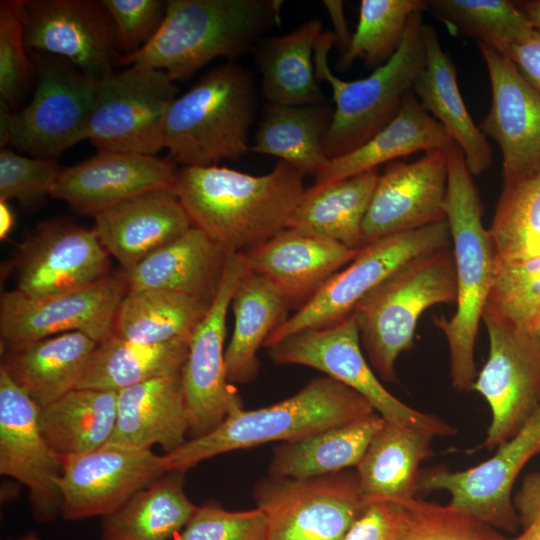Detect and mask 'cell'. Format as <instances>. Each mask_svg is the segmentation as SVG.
I'll return each instance as SVG.
<instances>
[{"label":"cell","mask_w":540,"mask_h":540,"mask_svg":"<svg viewBox=\"0 0 540 540\" xmlns=\"http://www.w3.org/2000/svg\"><path fill=\"white\" fill-rule=\"evenodd\" d=\"M304 175L281 160L261 176L182 166L174 190L193 226L229 252L244 253L288 228L306 190Z\"/></svg>","instance_id":"cell-1"},{"label":"cell","mask_w":540,"mask_h":540,"mask_svg":"<svg viewBox=\"0 0 540 540\" xmlns=\"http://www.w3.org/2000/svg\"><path fill=\"white\" fill-rule=\"evenodd\" d=\"M446 221L449 226L456 276V310L451 318L434 319L450 354V376L458 391H471L477 377L476 337L491 289L496 257L483 208L464 154L455 143L447 150Z\"/></svg>","instance_id":"cell-2"},{"label":"cell","mask_w":540,"mask_h":540,"mask_svg":"<svg viewBox=\"0 0 540 540\" xmlns=\"http://www.w3.org/2000/svg\"><path fill=\"white\" fill-rule=\"evenodd\" d=\"M279 0H167L151 40L117 66L162 70L173 80L191 77L218 57L247 53L280 20Z\"/></svg>","instance_id":"cell-3"},{"label":"cell","mask_w":540,"mask_h":540,"mask_svg":"<svg viewBox=\"0 0 540 540\" xmlns=\"http://www.w3.org/2000/svg\"><path fill=\"white\" fill-rule=\"evenodd\" d=\"M374 412L372 405L356 391L328 376L317 377L278 403L254 410H234L211 432L187 439L162 455L164 469L166 473H184L226 452L274 441H293Z\"/></svg>","instance_id":"cell-4"},{"label":"cell","mask_w":540,"mask_h":540,"mask_svg":"<svg viewBox=\"0 0 540 540\" xmlns=\"http://www.w3.org/2000/svg\"><path fill=\"white\" fill-rule=\"evenodd\" d=\"M256 93L250 73L227 63L209 70L171 104L164 146L182 166H212L237 159L250 148Z\"/></svg>","instance_id":"cell-5"},{"label":"cell","mask_w":540,"mask_h":540,"mask_svg":"<svg viewBox=\"0 0 540 540\" xmlns=\"http://www.w3.org/2000/svg\"><path fill=\"white\" fill-rule=\"evenodd\" d=\"M423 24L422 11L413 13L395 54L372 74L355 81L332 73L327 57L334 37L332 32L320 34L314 48L315 74L329 83L335 102L323 141L328 159L357 149L395 118L426 64Z\"/></svg>","instance_id":"cell-6"},{"label":"cell","mask_w":540,"mask_h":540,"mask_svg":"<svg viewBox=\"0 0 540 540\" xmlns=\"http://www.w3.org/2000/svg\"><path fill=\"white\" fill-rule=\"evenodd\" d=\"M455 300L451 244L410 260L381 282L352 313L372 368L385 381H396L395 363L413 347L423 312Z\"/></svg>","instance_id":"cell-7"},{"label":"cell","mask_w":540,"mask_h":540,"mask_svg":"<svg viewBox=\"0 0 540 540\" xmlns=\"http://www.w3.org/2000/svg\"><path fill=\"white\" fill-rule=\"evenodd\" d=\"M29 56L33 96L18 111L0 104V146L57 160L66 150L87 140L98 81L64 58L33 51Z\"/></svg>","instance_id":"cell-8"},{"label":"cell","mask_w":540,"mask_h":540,"mask_svg":"<svg viewBox=\"0 0 540 540\" xmlns=\"http://www.w3.org/2000/svg\"><path fill=\"white\" fill-rule=\"evenodd\" d=\"M451 244L447 221L387 236L363 245L301 308L280 324L264 347L308 329L334 325L352 315L360 301L410 260Z\"/></svg>","instance_id":"cell-9"},{"label":"cell","mask_w":540,"mask_h":540,"mask_svg":"<svg viewBox=\"0 0 540 540\" xmlns=\"http://www.w3.org/2000/svg\"><path fill=\"white\" fill-rule=\"evenodd\" d=\"M178 88L162 70L131 65L98 82L87 140L98 152L157 156Z\"/></svg>","instance_id":"cell-10"},{"label":"cell","mask_w":540,"mask_h":540,"mask_svg":"<svg viewBox=\"0 0 540 540\" xmlns=\"http://www.w3.org/2000/svg\"><path fill=\"white\" fill-rule=\"evenodd\" d=\"M361 346L352 314L328 327L293 333L267 350L275 363L314 368L341 382L363 396L386 421L421 428L435 436L456 433L444 420L418 411L392 395L368 364Z\"/></svg>","instance_id":"cell-11"},{"label":"cell","mask_w":540,"mask_h":540,"mask_svg":"<svg viewBox=\"0 0 540 540\" xmlns=\"http://www.w3.org/2000/svg\"><path fill=\"white\" fill-rule=\"evenodd\" d=\"M253 497L266 520V540H344L367 505L356 471L309 478H261Z\"/></svg>","instance_id":"cell-12"},{"label":"cell","mask_w":540,"mask_h":540,"mask_svg":"<svg viewBox=\"0 0 540 540\" xmlns=\"http://www.w3.org/2000/svg\"><path fill=\"white\" fill-rule=\"evenodd\" d=\"M127 292L121 270L86 287L44 299L29 298L16 289L4 291L0 297L1 350L74 331L101 343L114 334Z\"/></svg>","instance_id":"cell-13"},{"label":"cell","mask_w":540,"mask_h":540,"mask_svg":"<svg viewBox=\"0 0 540 540\" xmlns=\"http://www.w3.org/2000/svg\"><path fill=\"white\" fill-rule=\"evenodd\" d=\"M8 265L15 289L32 299L80 289L112 274L110 254L95 228L66 218L39 223L19 243Z\"/></svg>","instance_id":"cell-14"},{"label":"cell","mask_w":540,"mask_h":540,"mask_svg":"<svg viewBox=\"0 0 540 540\" xmlns=\"http://www.w3.org/2000/svg\"><path fill=\"white\" fill-rule=\"evenodd\" d=\"M246 270L242 253L230 252L219 290L189 341L182 384L190 439L211 432L242 408L227 378L224 345L232 296Z\"/></svg>","instance_id":"cell-15"},{"label":"cell","mask_w":540,"mask_h":540,"mask_svg":"<svg viewBox=\"0 0 540 540\" xmlns=\"http://www.w3.org/2000/svg\"><path fill=\"white\" fill-rule=\"evenodd\" d=\"M22 23L28 51L64 58L95 81L111 75L122 57L102 0H23Z\"/></svg>","instance_id":"cell-16"},{"label":"cell","mask_w":540,"mask_h":540,"mask_svg":"<svg viewBox=\"0 0 540 540\" xmlns=\"http://www.w3.org/2000/svg\"><path fill=\"white\" fill-rule=\"evenodd\" d=\"M489 355L472 390L488 403L492 419L484 446L513 437L540 404V351L524 329L483 312Z\"/></svg>","instance_id":"cell-17"},{"label":"cell","mask_w":540,"mask_h":540,"mask_svg":"<svg viewBox=\"0 0 540 540\" xmlns=\"http://www.w3.org/2000/svg\"><path fill=\"white\" fill-rule=\"evenodd\" d=\"M496 449L488 460L466 470L436 467L421 472L419 490L447 491L453 508L515 533L520 522L511 493L523 467L540 454V404L522 428Z\"/></svg>","instance_id":"cell-18"},{"label":"cell","mask_w":540,"mask_h":540,"mask_svg":"<svg viewBox=\"0 0 540 540\" xmlns=\"http://www.w3.org/2000/svg\"><path fill=\"white\" fill-rule=\"evenodd\" d=\"M61 458V514L68 520L110 515L166 474L163 456L151 449L110 442Z\"/></svg>","instance_id":"cell-19"},{"label":"cell","mask_w":540,"mask_h":540,"mask_svg":"<svg viewBox=\"0 0 540 540\" xmlns=\"http://www.w3.org/2000/svg\"><path fill=\"white\" fill-rule=\"evenodd\" d=\"M39 413L40 408L0 368V473L28 489L35 520L46 523L62 511L63 461L47 442Z\"/></svg>","instance_id":"cell-20"},{"label":"cell","mask_w":540,"mask_h":540,"mask_svg":"<svg viewBox=\"0 0 540 540\" xmlns=\"http://www.w3.org/2000/svg\"><path fill=\"white\" fill-rule=\"evenodd\" d=\"M447 182V150L427 151L410 163L386 164L363 220L362 246L446 221Z\"/></svg>","instance_id":"cell-21"},{"label":"cell","mask_w":540,"mask_h":540,"mask_svg":"<svg viewBox=\"0 0 540 540\" xmlns=\"http://www.w3.org/2000/svg\"><path fill=\"white\" fill-rule=\"evenodd\" d=\"M477 44L491 85V106L479 128L500 148L507 186L540 169V93L507 56Z\"/></svg>","instance_id":"cell-22"},{"label":"cell","mask_w":540,"mask_h":540,"mask_svg":"<svg viewBox=\"0 0 540 540\" xmlns=\"http://www.w3.org/2000/svg\"><path fill=\"white\" fill-rule=\"evenodd\" d=\"M177 172L169 157L97 152L81 163L63 167L51 197L68 203L78 215L94 217L139 193L174 187Z\"/></svg>","instance_id":"cell-23"},{"label":"cell","mask_w":540,"mask_h":540,"mask_svg":"<svg viewBox=\"0 0 540 540\" xmlns=\"http://www.w3.org/2000/svg\"><path fill=\"white\" fill-rule=\"evenodd\" d=\"M93 218L101 243L123 272L131 271L193 226L174 187L139 193Z\"/></svg>","instance_id":"cell-24"},{"label":"cell","mask_w":540,"mask_h":540,"mask_svg":"<svg viewBox=\"0 0 540 540\" xmlns=\"http://www.w3.org/2000/svg\"><path fill=\"white\" fill-rule=\"evenodd\" d=\"M357 252L320 235L288 227L242 255L247 269L274 284L296 311Z\"/></svg>","instance_id":"cell-25"},{"label":"cell","mask_w":540,"mask_h":540,"mask_svg":"<svg viewBox=\"0 0 540 540\" xmlns=\"http://www.w3.org/2000/svg\"><path fill=\"white\" fill-rule=\"evenodd\" d=\"M229 253L202 230L192 226L131 271L123 272L128 291L168 290L212 303Z\"/></svg>","instance_id":"cell-26"},{"label":"cell","mask_w":540,"mask_h":540,"mask_svg":"<svg viewBox=\"0 0 540 540\" xmlns=\"http://www.w3.org/2000/svg\"><path fill=\"white\" fill-rule=\"evenodd\" d=\"M98 344L63 333L2 351L0 368L41 409L79 387Z\"/></svg>","instance_id":"cell-27"},{"label":"cell","mask_w":540,"mask_h":540,"mask_svg":"<svg viewBox=\"0 0 540 540\" xmlns=\"http://www.w3.org/2000/svg\"><path fill=\"white\" fill-rule=\"evenodd\" d=\"M422 39L426 64L412 90L425 110L462 150L471 174H482L493 163L491 146L466 108L458 87L456 68L443 50L435 28L423 24Z\"/></svg>","instance_id":"cell-28"},{"label":"cell","mask_w":540,"mask_h":540,"mask_svg":"<svg viewBox=\"0 0 540 540\" xmlns=\"http://www.w3.org/2000/svg\"><path fill=\"white\" fill-rule=\"evenodd\" d=\"M188 435L182 375L154 378L118 392L110 443L141 449L160 445L166 453Z\"/></svg>","instance_id":"cell-29"},{"label":"cell","mask_w":540,"mask_h":540,"mask_svg":"<svg viewBox=\"0 0 540 540\" xmlns=\"http://www.w3.org/2000/svg\"><path fill=\"white\" fill-rule=\"evenodd\" d=\"M434 436L421 428L385 420L355 468L366 504L414 498L419 491V466L432 456Z\"/></svg>","instance_id":"cell-30"},{"label":"cell","mask_w":540,"mask_h":540,"mask_svg":"<svg viewBox=\"0 0 540 540\" xmlns=\"http://www.w3.org/2000/svg\"><path fill=\"white\" fill-rule=\"evenodd\" d=\"M454 142L409 90L399 112L381 131L357 149L337 158L315 175L314 184H325L377 169L397 158L419 151L448 150Z\"/></svg>","instance_id":"cell-31"},{"label":"cell","mask_w":540,"mask_h":540,"mask_svg":"<svg viewBox=\"0 0 540 540\" xmlns=\"http://www.w3.org/2000/svg\"><path fill=\"white\" fill-rule=\"evenodd\" d=\"M231 308L234 328L225 352L227 378L231 384H248L259 373L258 350L289 317L292 306L274 284L247 269L233 293Z\"/></svg>","instance_id":"cell-32"},{"label":"cell","mask_w":540,"mask_h":540,"mask_svg":"<svg viewBox=\"0 0 540 540\" xmlns=\"http://www.w3.org/2000/svg\"><path fill=\"white\" fill-rule=\"evenodd\" d=\"M385 419L374 412L343 425L283 442L274 450L269 476L309 478L356 468Z\"/></svg>","instance_id":"cell-33"},{"label":"cell","mask_w":540,"mask_h":540,"mask_svg":"<svg viewBox=\"0 0 540 540\" xmlns=\"http://www.w3.org/2000/svg\"><path fill=\"white\" fill-rule=\"evenodd\" d=\"M379 169L305 190L289 226L336 241L350 249L362 246V224Z\"/></svg>","instance_id":"cell-34"},{"label":"cell","mask_w":540,"mask_h":540,"mask_svg":"<svg viewBox=\"0 0 540 540\" xmlns=\"http://www.w3.org/2000/svg\"><path fill=\"white\" fill-rule=\"evenodd\" d=\"M189 341L138 343L112 335L99 343L78 388L119 392L139 383L180 376Z\"/></svg>","instance_id":"cell-35"},{"label":"cell","mask_w":540,"mask_h":540,"mask_svg":"<svg viewBox=\"0 0 540 540\" xmlns=\"http://www.w3.org/2000/svg\"><path fill=\"white\" fill-rule=\"evenodd\" d=\"M321 28V22L312 19L287 34L264 41L258 54V64L262 91L270 103L322 104L323 94L312 64Z\"/></svg>","instance_id":"cell-36"},{"label":"cell","mask_w":540,"mask_h":540,"mask_svg":"<svg viewBox=\"0 0 540 540\" xmlns=\"http://www.w3.org/2000/svg\"><path fill=\"white\" fill-rule=\"evenodd\" d=\"M183 474H164L103 517V539L172 540L198 508L184 492Z\"/></svg>","instance_id":"cell-37"},{"label":"cell","mask_w":540,"mask_h":540,"mask_svg":"<svg viewBox=\"0 0 540 540\" xmlns=\"http://www.w3.org/2000/svg\"><path fill=\"white\" fill-rule=\"evenodd\" d=\"M118 393L77 388L41 408V430L56 454H83L109 442L116 423Z\"/></svg>","instance_id":"cell-38"},{"label":"cell","mask_w":540,"mask_h":540,"mask_svg":"<svg viewBox=\"0 0 540 540\" xmlns=\"http://www.w3.org/2000/svg\"><path fill=\"white\" fill-rule=\"evenodd\" d=\"M333 112L320 105H281L270 103L250 148L256 153L280 158L304 174L319 173L329 162L324 136Z\"/></svg>","instance_id":"cell-39"},{"label":"cell","mask_w":540,"mask_h":540,"mask_svg":"<svg viewBox=\"0 0 540 540\" xmlns=\"http://www.w3.org/2000/svg\"><path fill=\"white\" fill-rule=\"evenodd\" d=\"M211 303L160 289L128 291L115 321V336L138 343L190 341Z\"/></svg>","instance_id":"cell-40"},{"label":"cell","mask_w":540,"mask_h":540,"mask_svg":"<svg viewBox=\"0 0 540 540\" xmlns=\"http://www.w3.org/2000/svg\"><path fill=\"white\" fill-rule=\"evenodd\" d=\"M427 10L453 32L503 55L534 29L518 1L427 0Z\"/></svg>","instance_id":"cell-41"},{"label":"cell","mask_w":540,"mask_h":540,"mask_svg":"<svg viewBox=\"0 0 540 540\" xmlns=\"http://www.w3.org/2000/svg\"><path fill=\"white\" fill-rule=\"evenodd\" d=\"M488 231L496 260L540 254V169L503 186Z\"/></svg>","instance_id":"cell-42"},{"label":"cell","mask_w":540,"mask_h":540,"mask_svg":"<svg viewBox=\"0 0 540 540\" xmlns=\"http://www.w3.org/2000/svg\"><path fill=\"white\" fill-rule=\"evenodd\" d=\"M424 10L427 0H362L356 31L339 68H348L356 58L373 67L386 63L399 48L411 15Z\"/></svg>","instance_id":"cell-43"},{"label":"cell","mask_w":540,"mask_h":540,"mask_svg":"<svg viewBox=\"0 0 540 540\" xmlns=\"http://www.w3.org/2000/svg\"><path fill=\"white\" fill-rule=\"evenodd\" d=\"M540 309V254L496 260L484 312L525 329Z\"/></svg>","instance_id":"cell-44"},{"label":"cell","mask_w":540,"mask_h":540,"mask_svg":"<svg viewBox=\"0 0 540 540\" xmlns=\"http://www.w3.org/2000/svg\"><path fill=\"white\" fill-rule=\"evenodd\" d=\"M402 525L397 540H526L523 531L506 538L476 517L448 505L417 499L401 501Z\"/></svg>","instance_id":"cell-45"},{"label":"cell","mask_w":540,"mask_h":540,"mask_svg":"<svg viewBox=\"0 0 540 540\" xmlns=\"http://www.w3.org/2000/svg\"><path fill=\"white\" fill-rule=\"evenodd\" d=\"M23 0L0 2V104L13 110L34 84L22 23Z\"/></svg>","instance_id":"cell-46"},{"label":"cell","mask_w":540,"mask_h":540,"mask_svg":"<svg viewBox=\"0 0 540 540\" xmlns=\"http://www.w3.org/2000/svg\"><path fill=\"white\" fill-rule=\"evenodd\" d=\"M63 167L57 160L25 157L4 147L0 151V201L16 200L25 210L41 207Z\"/></svg>","instance_id":"cell-47"},{"label":"cell","mask_w":540,"mask_h":540,"mask_svg":"<svg viewBox=\"0 0 540 540\" xmlns=\"http://www.w3.org/2000/svg\"><path fill=\"white\" fill-rule=\"evenodd\" d=\"M267 526L257 507L228 511L208 503L197 508L187 525L172 540H266Z\"/></svg>","instance_id":"cell-48"},{"label":"cell","mask_w":540,"mask_h":540,"mask_svg":"<svg viewBox=\"0 0 540 540\" xmlns=\"http://www.w3.org/2000/svg\"><path fill=\"white\" fill-rule=\"evenodd\" d=\"M117 29L122 56L145 46L159 29L167 1L102 0Z\"/></svg>","instance_id":"cell-49"},{"label":"cell","mask_w":540,"mask_h":540,"mask_svg":"<svg viewBox=\"0 0 540 540\" xmlns=\"http://www.w3.org/2000/svg\"><path fill=\"white\" fill-rule=\"evenodd\" d=\"M402 515L401 502H371L353 522L344 540H397Z\"/></svg>","instance_id":"cell-50"},{"label":"cell","mask_w":540,"mask_h":540,"mask_svg":"<svg viewBox=\"0 0 540 540\" xmlns=\"http://www.w3.org/2000/svg\"><path fill=\"white\" fill-rule=\"evenodd\" d=\"M505 56L540 93V30L533 29L527 37L512 46Z\"/></svg>","instance_id":"cell-51"},{"label":"cell","mask_w":540,"mask_h":540,"mask_svg":"<svg viewBox=\"0 0 540 540\" xmlns=\"http://www.w3.org/2000/svg\"><path fill=\"white\" fill-rule=\"evenodd\" d=\"M513 503L523 530L540 524V472L524 477Z\"/></svg>","instance_id":"cell-52"},{"label":"cell","mask_w":540,"mask_h":540,"mask_svg":"<svg viewBox=\"0 0 540 540\" xmlns=\"http://www.w3.org/2000/svg\"><path fill=\"white\" fill-rule=\"evenodd\" d=\"M333 25L334 42L343 55L351 42L352 35L349 34L346 18L344 16L343 2L337 0L323 1Z\"/></svg>","instance_id":"cell-53"},{"label":"cell","mask_w":540,"mask_h":540,"mask_svg":"<svg viewBox=\"0 0 540 540\" xmlns=\"http://www.w3.org/2000/svg\"><path fill=\"white\" fill-rule=\"evenodd\" d=\"M15 222V216L8 202L0 201V239H6Z\"/></svg>","instance_id":"cell-54"},{"label":"cell","mask_w":540,"mask_h":540,"mask_svg":"<svg viewBox=\"0 0 540 540\" xmlns=\"http://www.w3.org/2000/svg\"><path fill=\"white\" fill-rule=\"evenodd\" d=\"M534 29L540 30V0L519 1Z\"/></svg>","instance_id":"cell-55"},{"label":"cell","mask_w":540,"mask_h":540,"mask_svg":"<svg viewBox=\"0 0 540 540\" xmlns=\"http://www.w3.org/2000/svg\"><path fill=\"white\" fill-rule=\"evenodd\" d=\"M540 351V309L524 329Z\"/></svg>","instance_id":"cell-56"},{"label":"cell","mask_w":540,"mask_h":540,"mask_svg":"<svg viewBox=\"0 0 540 540\" xmlns=\"http://www.w3.org/2000/svg\"><path fill=\"white\" fill-rule=\"evenodd\" d=\"M523 531L527 532L526 540H540V524L531 526Z\"/></svg>","instance_id":"cell-57"},{"label":"cell","mask_w":540,"mask_h":540,"mask_svg":"<svg viewBox=\"0 0 540 540\" xmlns=\"http://www.w3.org/2000/svg\"><path fill=\"white\" fill-rule=\"evenodd\" d=\"M16 540H39V538L35 532L29 531L25 535L21 536L20 538Z\"/></svg>","instance_id":"cell-58"}]
</instances>
